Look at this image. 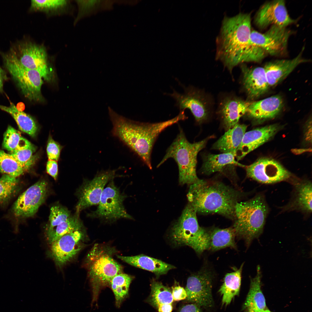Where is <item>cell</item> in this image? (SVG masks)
<instances>
[{"label": "cell", "instance_id": "obj_1", "mask_svg": "<svg viewBox=\"0 0 312 312\" xmlns=\"http://www.w3.org/2000/svg\"><path fill=\"white\" fill-rule=\"evenodd\" d=\"M108 113L113 126L112 132L135 153L150 169L151 155L154 143L166 128L187 118L185 111L168 120L155 123L142 122L130 120L117 114L109 107Z\"/></svg>", "mask_w": 312, "mask_h": 312}, {"label": "cell", "instance_id": "obj_2", "mask_svg": "<svg viewBox=\"0 0 312 312\" xmlns=\"http://www.w3.org/2000/svg\"><path fill=\"white\" fill-rule=\"evenodd\" d=\"M244 195L222 182L199 179L190 185L187 197L197 213H216L234 220L236 205Z\"/></svg>", "mask_w": 312, "mask_h": 312}, {"label": "cell", "instance_id": "obj_3", "mask_svg": "<svg viewBox=\"0 0 312 312\" xmlns=\"http://www.w3.org/2000/svg\"><path fill=\"white\" fill-rule=\"evenodd\" d=\"M251 31L250 13L240 12L233 16H225L223 19L216 39V58L230 71L243 63Z\"/></svg>", "mask_w": 312, "mask_h": 312}, {"label": "cell", "instance_id": "obj_4", "mask_svg": "<svg viewBox=\"0 0 312 312\" xmlns=\"http://www.w3.org/2000/svg\"><path fill=\"white\" fill-rule=\"evenodd\" d=\"M116 250L108 245L96 244L88 254L85 263L92 292V303L101 290L109 286L112 278L123 273L122 266L114 258Z\"/></svg>", "mask_w": 312, "mask_h": 312}, {"label": "cell", "instance_id": "obj_5", "mask_svg": "<svg viewBox=\"0 0 312 312\" xmlns=\"http://www.w3.org/2000/svg\"><path fill=\"white\" fill-rule=\"evenodd\" d=\"M268 211L265 200L261 194L236 204L232 227L236 236L243 239L247 247L262 233Z\"/></svg>", "mask_w": 312, "mask_h": 312}, {"label": "cell", "instance_id": "obj_6", "mask_svg": "<svg viewBox=\"0 0 312 312\" xmlns=\"http://www.w3.org/2000/svg\"><path fill=\"white\" fill-rule=\"evenodd\" d=\"M211 137L191 143L187 140L183 130L180 129L179 133L167 150L157 167L168 159L172 158L178 166L179 183L182 185L193 184L199 179L196 172L197 155L205 147Z\"/></svg>", "mask_w": 312, "mask_h": 312}, {"label": "cell", "instance_id": "obj_7", "mask_svg": "<svg viewBox=\"0 0 312 312\" xmlns=\"http://www.w3.org/2000/svg\"><path fill=\"white\" fill-rule=\"evenodd\" d=\"M196 213L188 204L172 227L170 236L175 245L188 246L200 254L209 249V232L199 226Z\"/></svg>", "mask_w": 312, "mask_h": 312}, {"label": "cell", "instance_id": "obj_8", "mask_svg": "<svg viewBox=\"0 0 312 312\" xmlns=\"http://www.w3.org/2000/svg\"><path fill=\"white\" fill-rule=\"evenodd\" d=\"M127 197L121 192L114 179L112 180L104 189L96 209L91 211L87 216L91 218L98 219L104 222L110 224L122 219L133 220L124 205V201Z\"/></svg>", "mask_w": 312, "mask_h": 312}, {"label": "cell", "instance_id": "obj_9", "mask_svg": "<svg viewBox=\"0 0 312 312\" xmlns=\"http://www.w3.org/2000/svg\"><path fill=\"white\" fill-rule=\"evenodd\" d=\"M5 66L24 96L31 101L43 100V78L37 71L27 68L10 53L3 55Z\"/></svg>", "mask_w": 312, "mask_h": 312}, {"label": "cell", "instance_id": "obj_10", "mask_svg": "<svg viewBox=\"0 0 312 312\" xmlns=\"http://www.w3.org/2000/svg\"><path fill=\"white\" fill-rule=\"evenodd\" d=\"M9 53L23 66L38 71L45 80L51 79L53 73L48 63L43 47L30 42H19L12 47Z\"/></svg>", "mask_w": 312, "mask_h": 312}, {"label": "cell", "instance_id": "obj_11", "mask_svg": "<svg viewBox=\"0 0 312 312\" xmlns=\"http://www.w3.org/2000/svg\"><path fill=\"white\" fill-rule=\"evenodd\" d=\"M118 169L108 170L97 173L91 180L85 179L77 192L78 201L76 212L80 213L83 210L98 205L106 185L119 176Z\"/></svg>", "mask_w": 312, "mask_h": 312}, {"label": "cell", "instance_id": "obj_12", "mask_svg": "<svg viewBox=\"0 0 312 312\" xmlns=\"http://www.w3.org/2000/svg\"><path fill=\"white\" fill-rule=\"evenodd\" d=\"M84 227L70 232L50 244V252L56 265L62 267L73 259L85 246Z\"/></svg>", "mask_w": 312, "mask_h": 312}, {"label": "cell", "instance_id": "obj_13", "mask_svg": "<svg viewBox=\"0 0 312 312\" xmlns=\"http://www.w3.org/2000/svg\"><path fill=\"white\" fill-rule=\"evenodd\" d=\"M183 94L174 90L168 95L176 100V106L180 111L189 109L196 122H202L208 117L211 105L210 100L203 92L192 86H183Z\"/></svg>", "mask_w": 312, "mask_h": 312}, {"label": "cell", "instance_id": "obj_14", "mask_svg": "<svg viewBox=\"0 0 312 312\" xmlns=\"http://www.w3.org/2000/svg\"><path fill=\"white\" fill-rule=\"evenodd\" d=\"M48 192L47 182L39 181L19 196L12 207L13 215L20 219L33 216L44 202Z\"/></svg>", "mask_w": 312, "mask_h": 312}, {"label": "cell", "instance_id": "obj_15", "mask_svg": "<svg viewBox=\"0 0 312 312\" xmlns=\"http://www.w3.org/2000/svg\"><path fill=\"white\" fill-rule=\"evenodd\" d=\"M212 275L210 271L203 269L189 277L185 289L187 295L185 300L199 307H211L213 304L211 292Z\"/></svg>", "mask_w": 312, "mask_h": 312}, {"label": "cell", "instance_id": "obj_16", "mask_svg": "<svg viewBox=\"0 0 312 312\" xmlns=\"http://www.w3.org/2000/svg\"><path fill=\"white\" fill-rule=\"evenodd\" d=\"M247 175L249 178L266 184H273L287 180L291 173L276 160L268 158L260 159L246 167Z\"/></svg>", "mask_w": 312, "mask_h": 312}, {"label": "cell", "instance_id": "obj_17", "mask_svg": "<svg viewBox=\"0 0 312 312\" xmlns=\"http://www.w3.org/2000/svg\"><path fill=\"white\" fill-rule=\"evenodd\" d=\"M291 33L286 27L273 25L263 33L252 30L250 40L267 54L279 55L286 52L288 40Z\"/></svg>", "mask_w": 312, "mask_h": 312}, {"label": "cell", "instance_id": "obj_18", "mask_svg": "<svg viewBox=\"0 0 312 312\" xmlns=\"http://www.w3.org/2000/svg\"><path fill=\"white\" fill-rule=\"evenodd\" d=\"M255 21L259 28L264 29L270 25L286 27L296 21L288 14L284 0H275L263 5L257 13Z\"/></svg>", "mask_w": 312, "mask_h": 312}, {"label": "cell", "instance_id": "obj_19", "mask_svg": "<svg viewBox=\"0 0 312 312\" xmlns=\"http://www.w3.org/2000/svg\"><path fill=\"white\" fill-rule=\"evenodd\" d=\"M243 87L250 99H258L265 94L270 88L264 67H249L241 64Z\"/></svg>", "mask_w": 312, "mask_h": 312}, {"label": "cell", "instance_id": "obj_20", "mask_svg": "<svg viewBox=\"0 0 312 312\" xmlns=\"http://www.w3.org/2000/svg\"><path fill=\"white\" fill-rule=\"evenodd\" d=\"M274 124L258 128L246 132L241 142L235 152L238 161L249 153L258 148L272 138L279 129Z\"/></svg>", "mask_w": 312, "mask_h": 312}, {"label": "cell", "instance_id": "obj_21", "mask_svg": "<svg viewBox=\"0 0 312 312\" xmlns=\"http://www.w3.org/2000/svg\"><path fill=\"white\" fill-rule=\"evenodd\" d=\"M304 48L295 58L290 60H277L267 63L264 68L270 87L276 86L286 78L299 65L309 61L303 58Z\"/></svg>", "mask_w": 312, "mask_h": 312}, {"label": "cell", "instance_id": "obj_22", "mask_svg": "<svg viewBox=\"0 0 312 312\" xmlns=\"http://www.w3.org/2000/svg\"><path fill=\"white\" fill-rule=\"evenodd\" d=\"M283 106L281 96L275 95L260 100L250 102L245 115L257 121L271 119L281 112Z\"/></svg>", "mask_w": 312, "mask_h": 312}, {"label": "cell", "instance_id": "obj_23", "mask_svg": "<svg viewBox=\"0 0 312 312\" xmlns=\"http://www.w3.org/2000/svg\"><path fill=\"white\" fill-rule=\"evenodd\" d=\"M249 103L233 95L226 96L221 100L218 112L226 130L233 127L245 115Z\"/></svg>", "mask_w": 312, "mask_h": 312}, {"label": "cell", "instance_id": "obj_24", "mask_svg": "<svg viewBox=\"0 0 312 312\" xmlns=\"http://www.w3.org/2000/svg\"><path fill=\"white\" fill-rule=\"evenodd\" d=\"M116 256L122 261L132 266L151 272L157 276L166 274L170 270L176 268L160 260L143 254L132 256Z\"/></svg>", "mask_w": 312, "mask_h": 312}, {"label": "cell", "instance_id": "obj_25", "mask_svg": "<svg viewBox=\"0 0 312 312\" xmlns=\"http://www.w3.org/2000/svg\"><path fill=\"white\" fill-rule=\"evenodd\" d=\"M262 276L261 267L258 265L256 276L250 280L249 291L244 305L248 312H257L267 309L261 290Z\"/></svg>", "mask_w": 312, "mask_h": 312}, {"label": "cell", "instance_id": "obj_26", "mask_svg": "<svg viewBox=\"0 0 312 312\" xmlns=\"http://www.w3.org/2000/svg\"><path fill=\"white\" fill-rule=\"evenodd\" d=\"M247 126L238 123L229 129L213 144L212 148L222 153H235L245 133Z\"/></svg>", "mask_w": 312, "mask_h": 312}, {"label": "cell", "instance_id": "obj_27", "mask_svg": "<svg viewBox=\"0 0 312 312\" xmlns=\"http://www.w3.org/2000/svg\"><path fill=\"white\" fill-rule=\"evenodd\" d=\"M294 192L288 206L303 212H312V187L310 181L303 180L295 182Z\"/></svg>", "mask_w": 312, "mask_h": 312}, {"label": "cell", "instance_id": "obj_28", "mask_svg": "<svg viewBox=\"0 0 312 312\" xmlns=\"http://www.w3.org/2000/svg\"><path fill=\"white\" fill-rule=\"evenodd\" d=\"M231 165L244 167L236 160L235 153L209 154L204 158L201 172L203 174L209 175L215 172L222 171L226 166Z\"/></svg>", "mask_w": 312, "mask_h": 312}, {"label": "cell", "instance_id": "obj_29", "mask_svg": "<svg viewBox=\"0 0 312 312\" xmlns=\"http://www.w3.org/2000/svg\"><path fill=\"white\" fill-rule=\"evenodd\" d=\"M243 265V263L239 269L225 275L223 283L218 291L222 296L223 305L226 306L229 304L235 297L238 295Z\"/></svg>", "mask_w": 312, "mask_h": 312}, {"label": "cell", "instance_id": "obj_30", "mask_svg": "<svg viewBox=\"0 0 312 312\" xmlns=\"http://www.w3.org/2000/svg\"><path fill=\"white\" fill-rule=\"evenodd\" d=\"M0 109L12 117L21 130L32 137L35 136L38 127L34 120L30 116L19 110L11 102L8 106L0 105Z\"/></svg>", "mask_w": 312, "mask_h": 312}, {"label": "cell", "instance_id": "obj_31", "mask_svg": "<svg viewBox=\"0 0 312 312\" xmlns=\"http://www.w3.org/2000/svg\"><path fill=\"white\" fill-rule=\"evenodd\" d=\"M209 232V249L216 251L227 247L236 248V235L232 227L225 229L215 228Z\"/></svg>", "mask_w": 312, "mask_h": 312}, {"label": "cell", "instance_id": "obj_32", "mask_svg": "<svg viewBox=\"0 0 312 312\" xmlns=\"http://www.w3.org/2000/svg\"><path fill=\"white\" fill-rule=\"evenodd\" d=\"M84 227L83 223L79 218V213H76L61 224L51 229L46 230V239L50 244L65 234Z\"/></svg>", "mask_w": 312, "mask_h": 312}, {"label": "cell", "instance_id": "obj_33", "mask_svg": "<svg viewBox=\"0 0 312 312\" xmlns=\"http://www.w3.org/2000/svg\"><path fill=\"white\" fill-rule=\"evenodd\" d=\"M151 291L146 301L157 309L161 304H172L174 301L172 290L161 283L152 280L151 284Z\"/></svg>", "mask_w": 312, "mask_h": 312}, {"label": "cell", "instance_id": "obj_34", "mask_svg": "<svg viewBox=\"0 0 312 312\" xmlns=\"http://www.w3.org/2000/svg\"><path fill=\"white\" fill-rule=\"evenodd\" d=\"M133 277L127 274L121 273L115 276L111 280L110 286L114 295L115 304L119 307L128 296L129 287Z\"/></svg>", "mask_w": 312, "mask_h": 312}, {"label": "cell", "instance_id": "obj_35", "mask_svg": "<svg viewBox=\"0 0 312 312\" xmlns=\"http://www.w3.org/2000/svg\"><path fill=\"white\" fill-rule=\"evenodd\" d=\"M32 144L23 137L20 132L10 126H9L3 135V146L12 152L28 148Z\"/></svg>", "mask_w": 312, "mask_h": 312}, {"label": "cell", "instance_id": "obj_36", "mask_svg": "<svg viewBox=\"0 0 312 312\" xmlns=\"http://www.w3.org/2000/svg\"><path fill=\"white\" fill-rule=\"evenodd\" d=\"M19 181L16 178L4 174L0 178V205L4 206L18 191Z\"/></svg>", "mask_w": 312, "mask_h": 312}, {"label": "cell", "instance_id": "obj_37", "mask_svg": "<svg viewBox=\"0 0 312 312\" xmlns=\"http://www.w3.org/2000/svg\"><path fill=\"white\" fill-rule=\"evenodd\" d=\"M0 172L17 178L25 171L12 155L0 150Z\"/></svg>", "mask_w": 312, "mask_h": 312}, {"label": "cell", "instance_id": "obj_38", "mask_svg": "<svg viewBox=\"0 0 312 312\" xmlns=\"http://www.w3.org/2000/svg\"><path fill=\"white\" fill-rule=\"evenodd\" d=\"M80 10L83 13L88 15H94L100 12L112 9L115 1H77Z\"/></svg>", "mask_w": 312, "mask_h": 312}, {"label": "cell", "instance_id": "obj_39", "mask_svg": "<svg viewBox=\"0 0 312 312\" xmlns=\"http://www.w3.org/2000/svg\"><path fill=\"white\" fill-rule=\"evenodd\" d=\"M70 211L60 205H56L50 209L48 224L46 230L51 229L66 220L71 216Z\"/></svg>", "mask_w": 312, "mask_h": 312}, {"label": "cell", "instance_id": "obj_40", "mask_svg": "<svg viewBox=\"0 0 312 312\" xmlns=\"http://www.w3.org/2000/svg\"><path fill=\"white\" fill-rule=\"evenodd\" d=\"M35 148L32 144L28 148L10 152V154L26 171L30 168L35 161L36 157L33 154Z\"/></svg>", "mask_w": 312, "mask_h": 312}, {"label": "cell", "instance_id": "obj_41", "mask_svg": "<svg viewBox=\"0 0 312 312\" xmlns=\"http://www.w3.org/2000/svg\"><path fill=\"white\" fill-rule=\"evenodd\" d=\"M65 0H32L30 9L35 11H48L55 10L65 6Z\"/></svg>", "mask_w": 312, "mask_h": 312}, {"label": "cell", "instance_id": "obj_42", "mask_svg": "<svg viewBox=\"0 0 312 312\" xmlns=\"http://www.w3.org/2000/svg\"><path fill=\"white\" fill-rule=\"evenodd\" d=\"M61 148L60 145L49 136L47 147V152L49 160L57 161L60 155Z\"/></svg>", "mask_w": 312, "mask_h": 312}, {"label": "cell", "instance_id": "obj_43", "mask_svg": "<svg viewBox=\"0 0 312 312\" xmlns=\"http://www.w3.org/2000/svg\"><path fill=\"white\" fill-rule=\"evenodd\" d=\"M172 293L174 300L179 301L185 300L187 295L185 289L179 285L172 287Z\"/></svg>", "mask_w": 312, "mask_h": 312}, {"label": "cell", "instance_id": "obj_44", "mask_svg": "<svg viewBox=\"0 0 312 312\" xmlns=\"http://www.w3.org/2000/svg\"><path fill=\"white\" fill-rule=\"evenodd\" d=\"M46 170L47 173L56 180L57 179L58 173L57 161L49 160L47 164Z\"/></svg>", "mask_w": 312, "mask_h": 312}, {"label": "cell", "instance_id": "obj_45", "mask_svg": "<svg viewBox=\"0 0 312 312\" xmlns=\"http://www.w3.org/2000/svg\"><path fill=\"white\" fill-rule=\"evenodd\" d=\"M177 312H202L200 307L191 303L184 305L179 308Z\"/></svg>", "mask_w": 312, "mask_h": 312}, {"label": "cell", "instance_id": "obj_46", "mask_svg": "<svg viewBox=\"0 0 312 312\" xmlns=\"http://www.w3.org/2000/svg\"><path fill=\"white\" fill-rule=\"evenodd\" d=\"M173 308L172 304H167L159 306L156 309L158 312H172Z\"/></svg>", "mask_w": 312, "mask_h": 312}, {"label": "cell", "instance_id": "obj_47", "mask_svg": "<svg viewBox=\"0 0 312 312\" xmlns=\"http://www.w3.org/2000/svg\"><path fill=\"white\" fill-rule=\"evenodd\" d=\"M7 79V76L5 72L0 66V92H1L3 91V81Z\"/></svg>", "mask_w": 312, "mask_h": 312}, {"label": "cell", "instance_id": "obj_48", "mask_svg": "<svg viewBox=\"0 0 312 312\" xmlns=\"http://www.w3.org/2000/svg\"><path fill=\"white\" fill-rule=\"evenodd\" d=\"M271 312L269 310H268V309H265V310H263V311H258V312Z\"/></svg>", "mask_w": 312, "mask_h": 312}]
</instances>
